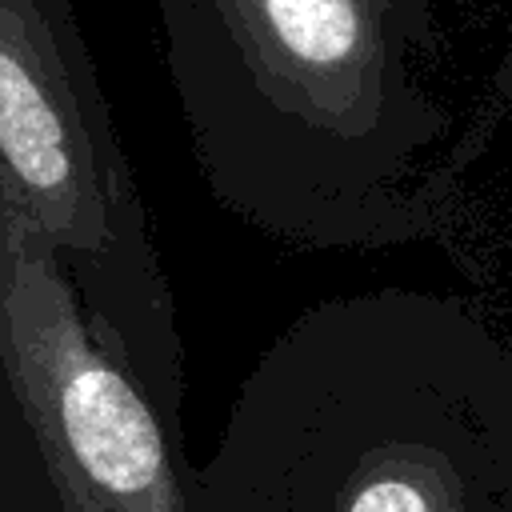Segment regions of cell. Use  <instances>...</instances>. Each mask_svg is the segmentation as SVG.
<instances>
[{"mask_svg":"<svg viewBox=\"0 0 512 512\" xmlns=\"http://www.w3.org/2000/svg\"><path fill=\"white\" fill-rule=\"evenodd\" d=\"M0 168L92 316L184 400L172 292L68 0H0Z\"/></svg>","mask_w":512,"mask_h":512,"instance_id":"4","label":"cell"},{"mask_svg":"<svg viewBox=\"0 0 512 512\" xmlns=\"http://www.w3.org/2000/svg\"><path fill=\"white\" fill-rule=\"evenodd\" d=\"M436 244L472 284V304L512 340V64L456 136Z\"/></svg>","mask_w":512,"mask_h":512,"instance_id":"5","label":"cell"},{"mask_svg":"<svg viewBox=\"0 0 512 512\" xmlns=\"http://www.w3.org/2000/svg\"><path fill=\"white\" fill-rule=\"evenodd\" d=\"M0 512H208L180 400L92 316L0 168Z\"/></svg>","mask_w":512,"mask_h":512,"instance_id":"3","label":"cell"},{"mask_svg":"<svg viewBox=\"0 0 512 512\" xmlns=\"http://www.w3.org/2000/svg\"><path fill=\"white\" fill-rule=\"evenodd\" d=\"M212 196L292 248L436 240L452 112L432 0H156Z\"/></svg>","mask_w":512,"mask_h":512,"instance_id":"1","label":"cell"},{"mask_svg":"<svg viewBox=\"0 0 512 512\" xmlns=\"http://www.w3.org/2000/svg\"><path fill=\"white\" fill-rule=\"evenodd\" d=\"M208 512H512V340L464 296L304 308L248 368Z\"/></svg>","mask_w":512,"mask_h":512,"instance_id":"2","label":"cell"}]
</instances>
